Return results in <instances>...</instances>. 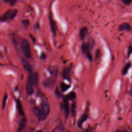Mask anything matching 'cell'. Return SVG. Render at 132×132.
<instances>
[{"mask_svg":"<svg viewBox=\"0 0 132 132\" xmlns=\"http://www.w3.org/2000/svg\"><path fill=\"white\" fill-rule=\"evenodd\" d=\"M95 44V41L93 38L88 39L87 42H83L81 45V51L86 57L90 61L92 60V56L90 51L92 50Z\"/></svg>","mask_w":132,"mask_h":132,"instance_id":"6da1fadb","label":"cell"},{"mask_svg":"<svg viewBox=\"0 0 132 132\" xmlns=\"http://www.w3.org/2000/svg\"><path fill=\"white\" fill-rule=\"evenodd\" d=\"M20 47L24 56L26 58H30L31 57L30 46L28 41L26 39L23 38L21 40Z\"/></svg>","mask_w":132,"mask_h":132,"instance_id":"7a4b0ae2","label":"cell"},{"mask_svg":"<svg viewBox=\"0 0 132 132\" xmlns=\"http://www.w3.org/2000/svg\"><path fill=\"white\" fill-rule=\"evenodd\" d=\"M18 10L16 9H11L7 10L4 13L1 18V22H6L13 20L16 16Z\"/></svg>","mask_w":132,"mask_h":132,"instance_id":"3957f363","label":"cell"},{"mask_svg":"<svg viewBox=\"0 0 132 132\" xmlns=\"http://www.w3.org/2000/svg\"><path fill=\"white\" fill-rule=\"evenodd\" d=\"M48 19H49V23H50V27L51 31L54 37H55L56 35V31L57 29V27L56 25V23L53 18L52 11L51 9H50L49 11V15H48Z\"/></svg>","mask_w":132,"mask_h":132,"instance_id":"277c9868","label":"cell"},{"mask_svg":"<svg viewBox=\"0 0 132 132\" xmlns=\"http://www.w3.org/2000/svg\"><path fill=\"white\" fill-rule=\"evenodd\" d=\"M38 81V74L37 73H30L27 80V82L33 86L37 85Z\"/></svg>","mask_w":132,"mask_h":132,"instance_id":"5b68a950","label":"cell"},{"mask_svg":"<svg viewBox=\"0 0 132 132\" xmlns=\"http://www.w3.org/2000/svg\"><path fill=\"white\" fill-rule=\"evenodd\" d=\"M33 111L36 116L38 118L39 120H44L46 118V116L44 114L41 108L38 107H34L33 108Z\"/></svg>","mask_w":132,"mask_h":132,"instance_id":"8992f818","label":"cell"},{"mask_svg":"<svg viewBox=\"0 0 132 132\" xmlns=\"http://www.w3.org/2000/svg\"><path fill=\"white\" fill-rule=\"evenodd\" d=\"M42 84L44 87L52 89L55 84V79L53 77H49L43 80Z\"/></svg>","mask_w":132,"mask_h":132,"instance_id":"52a82bcc","label":"cell"},{"mask_svg":"<svg viewBox=\"0 0 132 132\" xmlns=\"http://www.w3.org/2000/svg\"><path fill=\"white\" fill-rule=\"evenodd\" d=\"M89 35V29L86 26H84L81 27L79 32V38L81 41L84 40L87 36Z\"/></svg>","mask_w":132,"mask_h":132,"instance_id":"ba28073f","label":"cell"},{"mask_svg":"<svg viewBox=\"0 0 132 132\" xmlns=\"http://www.w3.org/2000/svg\"><path fill=\"white\" fill-rule=\"evenodd\" d=\"M63 108L64 110V113L65 117L67 119L70 113V106L68 102V98L66 97L63 100Z\"/></svg>","mask_w":132,"mask_h":132,"instance_id":"9c48e42d","label":"cell"},{"mask_svg":"<svg viewBox=\"0 0 132 132\" xmlns=\"http://www.w3.org/2000/svg\"><path fill=\"white\" fill-rule=\"evenodd\" d=\"M41 109L44 114L47 117L50 112V106L48 102L47 101H43L41 103Z\"/></svg>","mask_w":132,"mask_h":132,"instance_id":"30bf717a","label":"cell"},{"mask_svg":"<svg viewBox=\"0 0 132 132\" xmlns=\"http://www.w3.org/2000/svg\"><path fill=\"white\" fill-rule=\"evenodd\" d=\"M118 30L120 31H130L131 29H132V27L129 23L127 22H124L120 24V25L118 26Z\"/></svg>","mask_w":132,"mask_h":132,"instance_id":"8fae6325","label":"cell"},{"mask_svg":"<svg viewBox=\"0 0 132 132\" xmlns=\"http://www.w3.org/2000/svg\"><path fill=\"white\" fill-rule=\"evenodd\" d=\"M70 75H71V69L69 67L64 68L62 72V77L65 79L69 80Z\"/></svg>","mask_w":132,"mask_h":132,"instance_id":"7c38bea8","label":"cell"},{"mask_svg":"<svg viewBox=\"0 0 132 132\" xmlns=\"http://www.w3.org/2000/svg\"><path fill=\"white\" fill-rule=\"evenodd\" d=\"M22 65L23 67V68L25 70H26L27 71H28L30 73H31V72H32L31 66L26 59H23L22 60Z\"/></svg>","mask_w":132,"mask_h":132,"instance_id":"4fadbf2b","label":"cell"},{"mask_svg":"<svg viewBox=\"0 0 132 132\" xmlns=\"http://www.w3.org/2000/svg\"><path fill=\"white\" fill-rule=\"evenodd\" d=\"M26 122H27V120L26 119V118L23 117L21 119L18 128V132H20L21 131H22L23 130V129L25 127L26 124Z\"/></svg>","mask_w":132,"mask_h":132,"instance_id":"5bb4252c","label":"cell"},{"mask_svg":"<svg viewBox=\"0 0 132 132\" xmlns=\"http://www.w3.org/2000/svg\"><path fill=\"white\" fill-rule=\"evenodd\" d=\"M50 73L54 77H56L58 74V69L57 66L55 65H52L50 66L48 69Z\"/></svg>","mask_w":132,"mask_h":132,"instance_id":"9a60e30c","label":"cell"},{"mask_svg":"<svg viewBox=\"0 0 132 132\" xmlns=\"http://www.w3.org/2000/svg\"><path fill=\"white\" fill-rule=\"evenodd\" d=\"M87 118H88V114L86 113L83 114L80 117L79 120L78 121V123H77V126H78V127L79 128H81V127L82 124L87 119Z\"/></svg>","mask_w":132,"mask_h":132,"instance_id":"2e32d148","label":"cell"},{"mask_svg":"<svg viewBox=\"0 0 132 132\" xmlns=\"http://www.w3.org/2000/svg\"><path fill=\"white\" fill-rule=\"evenodd\" d=\"M16 108L20 113V115L23 116L24 114V110L23 109V107L22 106V104L20 100H16Z\"/></svg>","mask_w":132,"mask_h":132,"instance_id":"e0dca14e","label":"cell"},{"mask_svg":"<svg viewBox=\"0 0 132 132\" xmlns=\"http://www.w3.org/2000/svg\"><path fill=\"white\" fill-rule=\"evenodd\" d=\"M26 91L29 95H31L34 92V86L27 82L26 85Z\"/></svg>","mask_w":132,"mask_h":132,"instance_id":"ac0fdd59","label":"cell"},{"mask_svg":"<svg viewBox=\"0 0 132 132\" xmlns=\"http://www.w3.org/2000/svg\"><path fill=\"white\" fill-rule=\"evenodd\" d=\"M70 87V85H68L64 82H61L60 84V89L62 92H64L68 90Z\"/></svg>","mask_w":132,"mask_h":132,"instance_id":"d6986e66","label":"cell"},{"mask_svg":"<svg viewBox=\"0 0 132 132\" xmlns=\"http://www.w3.org/2000/svg\"><path fill=\"white\" fill-rule=\"evenodd\" d=\"M76 104L75 102H73V103L71 105L70 107V111L71 114L72 116H75L76 113Z\"/></svg>","mask_w":132,"mask_h":132,"instance_id":"ffe728a7","label":"cell"},{"mask_svg":"<svg viewBox=\"0 0 132 132\" xmlns=\"http://www.w3.org/2000/svg\"><path fill=\"white\" fill-rule=\"evenodd\" d=\"M130 63H127V64H125V65L124 67V68L122 70V74L123 75H125L127 73L128 70L129 68H130Z\"/></svg>","mask_w":132,"mask_h":132,"instance_id":"44dd1931","label":"cell"},{"mask_svg":"<svg viewBox=\"0 0 132 132\" xmlns=\"http://www.w3.org/2000/svg\"><path fill=\"white\" fill-rule=\"evenodd\" d=\"M76 93L74 92H71L67 95L66 97L68 98V100H74L76 98Z\"/></svg>","mask_w":132,"mask_h":132,"instance_id":"7402d4cb","label":"cell"},{"mask_svg":"<svg viewBox=\"0 0 132 132\" xmlns=\"http://www.w3.org/2000/svg\"><path fill=\"white\" fill-rule=\"evenodd\" d=\"M5 3H8L11 6H14L19 0H2Z\"/></svg>","mask_w":132,"mask_h":132,"instance_id":"603a6c76","label":"cell"},{"mask_svg":"<svg viewBox=\"0 0 132 132\" xmlns=\"http://www.w3.org/2000/svg\"><path fill=\"white\" fill-rule=\"evenodd\" d=\"M21 22H22V24L24 25V26L25 27L27 28L29 26V25L30 21L28 19H25V20H23Z\"/></svg>","mask_w":132,"mask_h":132,"instance_id":"cb8c5ba5","label":"cell"},{"mask_svg":"<svg viewBox=\"0 0 132 132\" xmlns=\"http://www.w3.org/2000/svg\"><path fill=\"white\" fill-rule=\"evenodd\" d=\"M7 99V93H5L4 94V97H3V104H2L3 109H4L5 108Z\"/></svg>","mask_w":132,"mask_h":132,"instance_id":"d4e9b609","label":"cell"},{"mask_svg":"<svg viewBox=\"0 0 132 132\" xmlns=\"http://www.w3.org/2000/svg\"><path fill=\"white\" fill-rule=\"evenodd\" d=\"M123 4L126 6H129L132 3V0H122Z\"/></svg>","mask_w":132,"mask_h":132,"instance_id":"484cf974","label":"cell"},{"mask_svg":"<svg viewBox=\"0 0 132 132\" xmlns=\"http://www.w3.org/2000/svg\"><path fill=\"white\" fill-rule=\"evenodd\" d=\"M55 95H56V96L58 97H60L62 96V94L59 92V90L57 88H56V89H55Z\"/></svg>","mask_w":132,"mask_h":132,"instance_id":"4316f807","label":"cell"},{"mask_svg":"<svg viewBox=\"0 0 132 132\" xmlns=\"http://www.w3.org/2000/svg\"><path fill=\"white\" fill-rule=\"evenodd\" d=\"M40 28V24L39 22H37L34 25V28L35 29H38Z\"/></svg>","mask_w":132,"mask_h":132,"instance_id":"83f0119b","label":"cell"},{"mask_svg":"<svg viewBox=\"0 0 132 132\" xmlns=\"http://www.w3.org/2000/svg\"><path fill=\"white\" fill-rule=\"evenodd\" d=\"M100 50H97L96 51V53H95V58L96 59H97V58H98L99 56H100Z\"/></svg>","mask_w":132,"mask_h":132,"instance_id":"f1b7e54d","label":"cell"},{"mask_svg":"<svg viewBox=\"0 0 132 132\" xmlns=\"http://www.w3.org/2000/svg\"><path fill=\"white\" fill-rule=\"evenodd\" d=\"M40 58H41L42 59H45V58H46V55H45V54L43 52H42V53H41Z\"/></svg>","mask_w":132,"mask_h":132,"instance_id":"f546056e","label":"cell"},{"mask_svg":"<svg viewBox=\"0 0 132 132\" xmlns=\"http://www.w3.org/2000/svg\"><path fill=\"white\" fill-rule=\"evenodd\" d=\"M132 53V46H129L128 50V54H130Z\"/></svg>","mask_w":132,"mask_h":132,"instance_id":"4dcf8cb0","label":"cell"},{"mask_svg":"<svg viewBox=\"0 0 132 132\" xmlns=\"http://www.w3.org/2000/svg\"><path fill=\"white\" fill-rule=\"evenodd\" d=\"M86 132H93L92 128H89L87 129Z\"/></svg>","mask_w":132,"mask_h":132,"instance_id":"1f68e13d","label":"cell"},{"mask_svg":"<svg viewBox=\"0 0 132 132\" xmlns=\"http://www.w3.org/2000/svg\"><path fill=\"white\" fill-rule=\"evenodd\" d=\"M29 36H30V38L32 39V41H34V42H35V38H34V37L32 36H31V35H29Z\"/></svg>","mask_w":132,"mask_h":132,"instance_id":"d6a6232c","label":"cell"},{"mask_svg":"<svg viewBox=\"0 0 132 132\" xmlns=\"http://www.w3.org/2000/svg\"><path fill=\"white\" fill-rule=\"evenodd\" d=\"M36 132H42L41 130H37V131H36Z\"/></svg>","mask_w":132,"mask_h":132,"instance_id":"836d02e7","label":"cell"}]
</instances>
